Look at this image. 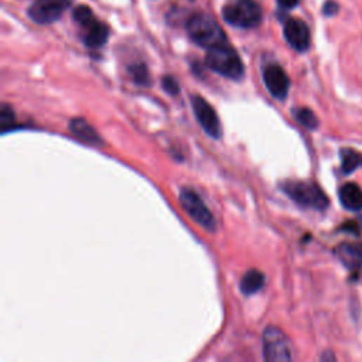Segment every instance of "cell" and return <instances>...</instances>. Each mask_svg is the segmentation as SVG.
<instances>
[{
	"instance_id": "obj_1",
	"label": "cell",
	"mask_w": 362,
	"mask_h": 362,
	"mask_svg": "<svg viewBox=\"0 0 362 362\" xmlns=\"http://www.w3.org/2000/svg\"><path fill=\"white\" fill-rule=\"evenodd\" d=\"M187 33L193 43L211 50L227 43V37L218 22L206 13H196L187 22Z\"/></svg>"
},
{
	"instance_id": "obj_2",
	"label": "cell",
	"mask_w": 362,
	"mask_h": 362,
	"mask_svg": "<svg viewBox=\"0 0 362 362\" xmlns=\"http://www.w3.org/2000/svg\"><path fill=\"white\" fill-rule=\"evenodd\" d=\"M206 64L210 69L231 79H241L245 72L241 57L228 43L208 50Z\"/></svg>"
},
{
	"instance_id": "obj_3",
	"label": "cell",
	"mask_w": 362,
	"mask_h": 362,
	"mask_svg": "<svg viewBox=\"0 0 362 362\" xmlns=\"http://www.w3.org/2000/svg\"><path fill=\"white\" fill-rule=\"evenodd\" d=\"M283 192L299 206L323 211L328 207V199L314 183L307 181H289L283 185Z\"/></svg>"
},
{
	"instance_id": "obj_4",
	"label": "cell",
	"mask_w": 362,
	"mask_h": 362,
	"mask_svg": "<svg viewBox=\"0 0 362 362\" xmlns=\"http://www.w3.org/2000/svg\"><path fill=\"white\" fill-rule=\"evenodd\" d=\"M224 20L238 29H253L262 22V9L255 0H236L222 11Z\"/></svg>"
},
{
	"instance_id": "obj_5",
	"label": "cell",
	"mask_w": 362,
	"mask_h": 362,
	"mask_svg": "<svg viewBox=\"0 0 362 362\" xmlns=\"http://www.w3.org/2000/svg\"><path fill=\"white\" fill-rule=\"evenodd\" d=\"M263 355L266 361H290L292 344L278 327H267L263 333Z\"/></svg>"
},
{
	"instance_id": "obj_6",
	"label": "cell",
	"mask_w": 362,
	"mask_h": 362,
	"mask_svg": "<svg viewBox=\"0 0 362 362\" xmlns=\"http://www.w3.org/2000/svg\"><path fill=\"white\" fill-rule=\"evenodd\" d=\"M180 201L187 214L203 228L214 232L215 231V220L213 213L204 204L201 197L192 189H183L180 193Z\"/></svg>"
},
{
	"instance_id": "obj_7",
	"label": "cell",
	"mask_w": 362,
	"mask_h": 362,
	"mask_svg": "<svg viewBox=\"0 0 362 362\" xmlns=\"http://www.w3.org/2000/svg\"><path fill=\"white\" fill-rule=\"evenodd\" d=\"M68 6V0H37L29 9V16L39 25L57 22Z\"/></svg>"
},
{
	"instance_id": "obj_8",
	"label": "cell",
	"mask_w": 362,
	"mask_h": 362,
	"mask_svg": "<svg viewBox=\"0 0 362 362\" xmlns=\"http://www.w3.org/2000/svg\"><path fill=\"white\" fill-rule=\"evenodd\" d=\"M193 109L196 112L197 121L200 122L201 128L211 136V138H221L222 135V128H221V122L220 118L217 115V112L214 111V108L201 97L196 95L193 97Z\"/></svg>"
},
{
	"instance_id": "obj_9",
	"label": "cell",
	"mask_w": 362,
	"mask_h": 362,
	"mask_svg": "<svg viewBox=\"0 0 362 362\" xmlns=\"http://www.w3.org/2000/svg\"><path fill=\"white\" fill-rule=\"evenodd\" d=\"M263 81L270 95H274L276 100H281V101L286 100L289 94L290 81L286 71L281 65L274 64L264 68Z\"/></svg>"
},
{
	"instance_id": "obj_10",
	"label": "cell",
	"mask_w": 362,
	"mask_h": 362,
	"mask_svg": "<svg viewBox=\"0 0 362 362\" xmlns=\"http://www.w3.org/2000/svg\"><path fill=\"white\" fill-rule=\"evenodd\" d=\"M285 39L292 48L299 53H304L310 47V30L309 26L299 19H290L286 22L285 29Z\"/></svg>"
},
{
	"instance_id": "obj_11",
	"label": "cell",
	"mask_w": 362,
	"mask_h": 362,
	"mask_svg": "<svg viewBox=\"0 0 362 362\" xmlns=\"http://www.w3.org/2000/svg\"><path fill=\"white\" fill-rule=\"evenodd\" d=\"M337 256L348 269H362V243H342L337 248Z\"/></svg>"
},
{
	"instance_id": "obj_12",
	"label": "cell",
	"mask_w": 362,
	"mask_h": 362,
	"mask_svg": "<svg viewBox=\"0 0 362 362\" xmlns=\"http://www.w3.org/2000/svg\"><path fill=\"white\" fill-rule=\"evenodd\" d=\"M109 39V29L107 25L101 22H95L86 27V33L83 36V43L89 48H100L107 44Z\"/></svg>"
},
{
	"instance_id": "obj_13",
	"label": "cell",
	"mask_w": 362,
	"mask_h": 362,
	"mask_svg": "<svg viewBox=\"0 0 362 362\" xmlns=\"http://www.w3.org/2000/svg\"><path fill=\"white\" fill-rule=\"evenodd\" d=\"M338 197H340L342 207L347 208L348 211H361L362 210V190L356 185H354V183L344 185L340 189Z\"/></svg>"
},
{
	"instance_id": "obj_14",
	"label": "cell",
	"mask_w": 362,
	"mask_h": 362,
	"mask_svg": "<svg viewBox=\"0 0 362 362\" xmlns=\"http://www.w3.org/2000/svg\"><path fill=\"white\" fill-rule=\"evenodd\" d=\"M69 129L78 139H81L83 142L93 143V145H100L101 143V139H100L97 130L83 119H74L69 123Z\"/></svg>"
},
{
	"instance_id": "obj_15",
	"label": "cell",
	"mask_w": 362,
	"mask_h": 362,
	"mask_svg": "<svg viewBox=\"0 0 362 362\" xmlns=\"http://www.w3.org/2000/svg\"><path fill=\"white\" fill-rule=\"evenodd\" d=\"M264 285V276L259 270H249L241 281V290L243 295L249 296L259 292Z\"/></svg>"
},
{
	"instance_id": "obj_16",
	"label": "cell",
	"mask_w": 362,
	"mask_h": 362,
	"mask_svg": "<svg viewBox=\"0 0 362 362\" xmlns=\"http://www.w3.org/2000/svg\"><path fill=\"white\" fill-rule=\"evenodd\" d=\"M341 170L344 174H351L359 167H362V154L352 149H341Z\"/></svg>"
},
{
	"instance_id": "obj_17",
	"label": "cell",
	"mask_w": 362,
	"mask_h": 362,
	"mask_svg": "<svg viewBox=\"0 0 362 362\" xmlns=\"http://www.w3.org/2000/svg\"><path fill=\"white\" fill-rule=\"evenodd\" d=\"M295 118L297 119L299 123H302L304 128L307 129H316L319 126V119L316 118V115L307 109V108H299L293 112Z\"/></svg>"
},
{
	"instance_id": "obj_18",
	"label": "cell",
	"mask_w": 362,
	"mask_h": 362,
	"mask_svg": "<svg viewBox=\"0 0 362 362\" xmlns=\"http://www.w3.org/2000/svg\"><path fill=\"white\" fill-rule=\"evenodd\" d=\"M74 20L76 23H79L82 27H89L93 23H95V18H94V13L93 11H90L89 8L86 6H78L75 11H74Z\"/></svg>"
},
{
	"instance_id": "obj_19",
	"label": "cell",
	"mask_w": 362,
	"mask_h": 362,
	"mask_svg": "<svg viewBox=\"0 0 362 362\" xmlns=\"http://www.w3.org/2000/svg\"><path fill=\"white\" fill-rule=\"evenodd\" d=\"M15 112L13 109L8 105L4 104L2 109H0V125H2V132L6 133L8 130H12V128L15 126Z\"/></svg>"
},
{
	"instance_id": "obj_20",
	"label": "cell",
	"mask_w": 362,
	"mask_h": 362,
	"mask_svg": "<svg viewBox=\"0 0 362 362\" xmlns=\"http://www.w3.org/2000/svg\"><path fill=\"white\" fill-rule=\"evenodd\" d=\"M130 72H132V76L133 79L138 82V83H142V85H146L149 82V72H147V68L145 65H133L130 68Z\"/></svg>"
},
{
	"instance_id": "obj_21",
	"label": "cell",
	"mask_w": 362,
	"mask_h": 362,
	"mask_svg": "<svg viewBox=\"0 0 362 362\" xmlns=\"http://www.w3.org/2000/svg\"><path fill=\"white\" fill-rule=\"evenodd\" d=\"M163 88L166 89V93H168L171 95H177L178 90H180V85L173 76H164L163 78Z\"/></svg>"
},
{
	"instance_id": "obj_22",
	"label": "cell",
	"mask_w": 362,
	"mask_h": 362,
	"mask_svg": "<svg viewBox=\"0 0 362 362\" xmlns=\"http://www.w3.org/2000/svg\"><path fill=\"white\" fill-rule=\"evenodd\" d=\"M337 12H338V5L335 2H331V0H328V2H326V5L323 6V13L326 16H334Z\"/></svg>"
},
{
	"instance_id": "obj_23",
	"label": "cell",
	"mask_w": 362,
	"mask_h": 362,
	"mask_svg": "<svg viewBox=\"0 0 362 362\" xmlns=\"http://www.w3.org/2000/svg\"><path fill=\"white\" fill-rule=\"evenodd\" d=\"M300 0H278V4L283 9H293L299 5Z\"/></svg>"
},
{
	"instance_id": "obj_24",
	"label": "cell",
	"mask_w": 362,
	"mask_h": 362,
	"mask_svg": "<svg viewBox=\"0 0 362 362\" xmlns=\"http://www.w3.org/2000/svg\"><path fill=\"white\" fill-rule=\"evenodd\" d=\"M359 221H361V224H362V217H361V218H359Z\"/></svg>"
}]
</instances>
